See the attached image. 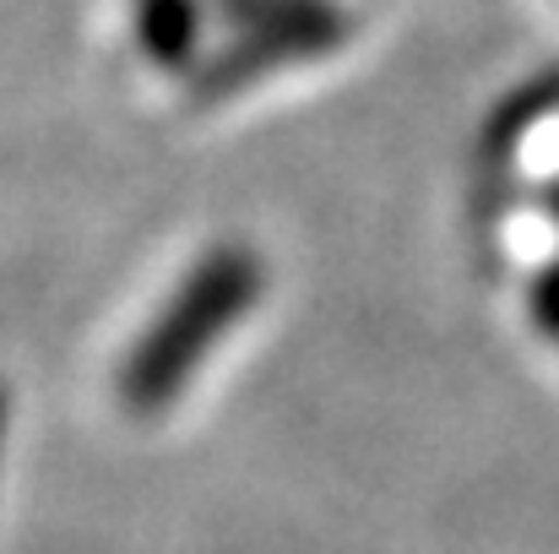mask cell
Returning a JSON list of instances; mask_svg holds the SVG:
<instances>
[{"label": "cell", "instance_id": "obj_2", "mask_svg": "<svg viewBox=\"0 0 559 554\" xmlns=\"http://www.w3.org/2000/svg\"><path fill=\"white\" fill-rule=\"evenodd\" d=\"M136 38L175 66V55L190 44V0H142L136 5Z\"/></svg>", "mask_w": 559, "mask_h": 554}, {"label": "cell", "instance_id": "obj_1", "mask_svg": "<svg viewBox=\"0 0 559 554\" xmlns=\"http://www.w3.org/2000/svg\"><path fill=\"white\" fill-rule=\"evenodd\" d=\"M245 294H250V267H245L239 256L206 261L186 288H180V299L158 316V327L131 349V359L120 369V397H126V408H131V413H158V408L175 397V386L195 369L201 349H206V343L228 327V316L245 305Z\"/></svg>", "mask_w": 559, "mask_h": 554}, {"label": "cell", "instance_id": "obj_3", "mask_svg": "<svg viewBox=\"0 0 559 554\" xmlns=\"http://www.w3.org/2000/svg\"><path fill=\"white\" fill-rule=\"evenodd\" d=\"M0 435H5V397H0Z\"/></svg>", "mask_w": 559, "mask_h": 554}]
</instances>
